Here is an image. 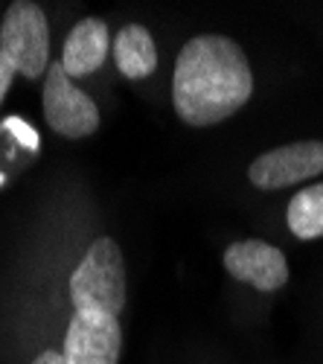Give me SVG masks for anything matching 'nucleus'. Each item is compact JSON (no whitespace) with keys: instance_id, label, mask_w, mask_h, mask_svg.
I'll list each match as a JSON object with an SVG mask.
<instances>
[{"instance_id":"obj_1","label":"nucleus","mask_w":323,"mask_h":364,"mask_svg":"<svg viewBox=\"0 0 323 364\" xmlns=\"http://www.w3.org/2000/svg\"><path fill=\"white\" fill-rule=\"evenodd\" d=\"M253 94L245 50L227 36L190 38L172 73V105L187 126L204 129L236 114Z\"/></svg>"},{"instance_id":"obj_2","label":"nucleus","mask_w":323,"mask_h":364,"mask_svg":"<svg viewBox=\"0 0 323 364\" xmlns=\"http://www.w3.org/2000/svg\"><path fill=\"white\" fill-rule=\"evenodd\" d=\"M70 303L76 312L120 315L126 306V259L114 239L99 236L70 274Z\"/></svg>"},{"instance_id":"obj_3","label":"nucleus","mask_w":323,"mask_h":364,"mask_svg":"<svg viewBox=\"0 0 323 364\" xmlns=\"http://www.w3.org/2000/svg\"><path fill=\"white\" fill-rule=\"evenodd\" d=\"M0 53L23 79H41L50 70V26L47 15L33 0H18L0 23Z\"/></svg>"},{"instance_id":"obj_4","label":"nucleus","mask_w":323,"mask_h":364,"mask_svg":"<svg viewBox=\"0 0 323 364\" xmlns=\"http://www.w3.org/2000/svg\"><path fill=\"white\" fill-rule=\"evenodd\" d=\"M44 119L47 126L67 140L91 137L99 129V108L97 102L73 85L62 62H53L44 76Z\"/></svg>"},{"instance_id":"obj_5","label":"nucleus","mask_w":323,"mask_h":364,"mask_svg":"<svg viewBox=\"0 0 323 364\" xmlns=\"http://www.w3.org/2000/svg\"><path fill=\"white\" fill-rule=\"evenodd\" d=\"M323 172V140H300L259 155L248 178L259 190H285Z\"/></svg>"},{"instance_id":"obj_6","label":"nucleus","mask_w":323,"mask_h":364,"mask_svg":"<svg viewBox=\"0 0 323 364\" xmlns=\"http://www.w3.org/2000/svg\"><path fill=\"white\" fill-rule=\"evenodd\" d=\"M123 350V329L114 315L76 312L67 323L65 358L67 364H116Z\"/></svg>"},{"instance_id":"obj_7","label":"nucleus","mask_w":323,"mask_h":364,"mask_svg":"<svg viewBox=\"0 0 323 364\" xmlns=\"http://www.w3.org/2000/svg\"><path fill=\"white\" fill-rule=\"evenodd\" d=\"M224 268L233 280L253 286L259 291H277L288 283V262L285 254L262 239L233 242L224 251Z\"/></svg>"},{"instance_id":"obj_8","label":"nucleus","mask_w":323,"mask_h":364,"mask_svg":"<svg viewBox=\"0 0 323 364\" xmlns=\"http://www.w3.org/2000/svg\"><path fill=\"white\" fill-rule=\"evenodd\" d=\"M108 50H111L108 23L99 18H82L67 33L65 53H62V68L67 70L70 79L91 76L105 65Z\"/></svg>"},{"instance_id":"obj_9","label":"nucleus","mask_w":323,"mask_h":364,"mask_svg":"<svg viewBox=\"0 0 323 364\" xmlns=\"http://www.w3.org/2000/svg\"><path fill=\"white\" fill-rule=\"evenodd\" d=\"M114 62L126 79H146L158 68V47L146 26L128 23L114 38Z\"/></svg>"},{"instance_id":"obj_10","label":"nucleus","mask_w":323,"mask_h":364,"mask_svg":"<svg viewBox=\"0 0 323 364\" xmlns=\"http://www.w3.org/2000/svg\"><path fill=\"white\" fill-rule=\"evenodd\" d=\"M288 230L300 242H312L323 236V181L300 190L288 201Z\"/></svg>"},{"instance_id":"obj_11","label":"nucleus","mask_w":323,"mask_h":364,"mask_svg":"<svg viewBox=\"0 0 323 364\" xmlns=\"http://www.w3.org/2000/svg\"><path fill=\"white\" fill-rule=\"evenodd\" d=\"M4 132H9L23 149H38V132L33 129V126H29V123H23V119L21 117H6L4 119Z\"/></svg>"},{"instance_id":"obj_12","label":"nucleus","mask_w":323,"mask_h":364,"mask_svg":"<svg viewBox=\"0 0 323 364\" xmlns=\"http://www.w3.org/2000/svg\"><path fill=\"white\" fill-rule=\"evenodd\" d=\"M15 76H18V73H15V68L9 65V58L0 53V102H4V97H6V90H9V85H12Z\"/></svg>"},{"instance_id":"obj_13","label":"nucleus","mask_w":323,"mask_h":364,"mask_svg":"<svg viewBox=\"0 0 323 364\" xmlns=\"http://www.w3.org/2000/svg\"><path fill=\"white\" fill-rule=\"evenodd\" d=\"M33 364H67V358L58 350H44L38 358H33Z\"/></svg>"},{"instance_id":"obj_14","label":"nucleus","mask_w":323,"mask_h":364,"mask_svg":"<svg viewBox=\"0 0 323 364\" xmlns=\"http://www.w3.org/2000/svg\"><path fill=\"white\" fill-rule=\"evenodd\" d=\"M0 184H4V175H0Z\"/></svg>"}]
</instances>
